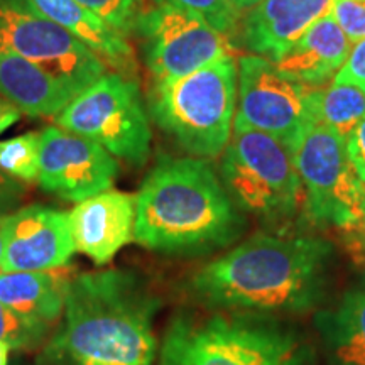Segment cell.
Segmentation results:
<instances>
[{
	"instance_id": "5bb4252c",
	"label": "cell",
	"mask_w": 365,
	"mask_h": 365,
	"mask_svg": "<svg viewBox=\"0 0 365 365\" xmlns=\"http://www.w3.org/2000/svg\"><path fill=\"white\" fill-rule=\"evenodd\" d=\"M335 0H259L242 14L235 39L250 54L276 63L308 27L330 14Z\"/></svg>"
},
{
	"instance_id": "4316f807",
	"label": "cell",
	"mask_w": 365,
	"mask_h": 365,
	"mask_svg": "<svg viewBox=\"0 0 365 365\" xmlns=\"http://www.w3.org/2000/svg\"><path fill=\"white\" fill-rule=\"evenodd\" d=\"M333 83L354 85L365 90V38L352 46V51Z\"/></svg>"
},
{
	"instance_id": "4dcf8cb0",
	"label": "cell",
	"mask_w": 365,
	"mask_h": 365,
	"mask_svg": "<svg viewBox=\"0 0 365 365\" xmlns=\"http://www.w3.org/2000/svg\"><path fill=\"white\" fill-rule=\"evenodd\" d=\"M259 0H232V4H234V7L237 9V11L240 12V16L244 12H247L249 9H252L255 4H257Z\"/></svg>"
},
{
	"instance_id": "44dd1931",
	"label": "cell",
	"mask_w": 365,
	"mask_h": 365,
	"mask_svg": "<svg viewBox=\"0 0 365 365\" xmlns=\"http://www.w3.org/2000/svg\"><path fill=\"white\" fill-rule=\"evenodd\" d=\"M309 115L313 124L325 125L349 137L365 117V90L354 85L331 83L309 91Z\"/></svg>"
},
{
	"instance_id": "836d02e7",
	"label": "cell",
	"mask_w": 365,
	"mask_h": 365,
	"mask_svg": "<svg viewBox=\"0 0 365 365\" xmlns=\"http://www.w3.org/2000/svg\"><path fill=\"white\" fill-rule=\"evenodd\" d=\"M2 215H0V264H2V255H4V235H2Z\"/></svg>"
},
{
	"instance_id": "ac0fdd59",
	"label": "cell",
	"mask_w": 365,
	"mask_h": 365,
	"mask_svg": "<svg viewBox=\"0 0 365 365\" xmlns=\"http://www.w3.org/2000/svg\"><path fill=\"white\" fill-rule=\"evenodd\" d=\"M0 97L29 117H56L76 93L34 63L0 53Z\"/></svg>"
},
{
	"instance_id": "ffe728a7",
	"label": "cell",
	"mask_w": 365,
	"mask_h": 365,
	"mask_svg": "<svg viewBox=\"0 0 365 365\" xmlns=\"http://www.w3.org/2000/svg\"><path fill=\"white\" fill-rule=\"evenodd\" d=\"M317 328L336 365H365V281L319 313Z\"/></svg>"
},
{
	"instance_id": "ba28073f",
	"label": "cell",
	"mask_w": 365,
	"mask_h": 365,
	"mask_svg": "<svg viewBox=\"0 0 365 365\" xmlns=\"http://www.w3.org/2000/svg\"><path fill=\"white\" fill-rule=\"evenodd\" d=\"M291 154L309 220L355 230L362 215L365 182L355 171L345 137L312 122L291 145Z\"/></svg>"
},
{
	"instance_id": "f1b7e54d",
	"label": "cell",
	"mask_w": 365,
	"mask_h": 365,
	"mask_svg": "<svg viewBox=\"0 0 365 365\" xmlns=\"http://www.w3.org/2000/svg\"><path fill=\"white\" fill-rule=\"evenodd\" d=\"M22 115V112L16 105H12L11 102H7L6 98L0 97V134L4 130H7L9 127L16 124Z\"/></svg>"
},
{
	"instance_id": "6da1fadb",
	"label": "cell",
	"mask_w": 365,
	"mask_h": 365,
	"mask_svg": "<svg viewBox=\"0 0 365 365\" xmlns=\"http://www.w3.org/2000/svg\"><path fill=\"white\" fill-rule=\"evenodd\" d=\"M331 257L318 235L255 234L200 269L191 291L235 313H303L323 299Z\"/></svg>"
},
{
	"instance_id": "1f68e13d",
	"label": "cell",
	"mask_w": 365,
	"mask_h": 365,
	"mask_svg": "<svg viewBox=\"0 0 365 365\" xmlns=\"http://www.w3.org/2000/svg\"><path fill=\"white\" fill-rule=\"evenodd\" d=\"M355 230L360 232V237H362L364 245H365V198H364V203H362V215H360V222H359V225H357V228H355Z\"/></svg>"
},
{
	"instance_id": "d6a6232c",
	"label": "cell",
	"mask_w": 365,
	"mask_h": 365,
	"mask_svg": "<svg viewBox=\"0 0 365 365\" xmlns=\"http://www.w3.org/2000/svg\"><path fill=\"white\" fill-rule=\"evenodd\" d=\"M9 352H11L9 345L0 341V365H7L9 364Z\"/></svg>"
},
{
	"instance_id": "83f0119b",
	"label": "cell",
	"mask_w": 365,
	"mask_h": 365,
	"mask_svg": "<svg viewBox=\"0 0 365 365\" xmlns=\"http://www.w3.org/2000/svg\"><path fill=\"white\" fill-rule=\"evenodd\" d=\"M346 149L360 180L365 182V117L346 137Z\"/></svg>"
},
{
	"instance_id": "9a60e30c",
	"label": "cell",
	"mask_w": 365,
	"mask_h": 365,
	"mask_svg": "<svg viewBox=\"0 0 365 365\" xmlns=\"http://www.w3.org/2000/svg\"><path fill=\"white\" fill-rule=\"evenodd\" d=\"M70 225L76 252L103 266L134 240L135 195L108 190L83 200L70 212Z\"/></svg>"
},
{
	"instance_id": "8992f818",
	"label": "cell",
	"mask_w": 365,
	"mask_h": 365,
	"mask_svg": "<svg viewBox=\"0 0 365 365\" xmlns=\"http://www.w3.org/2000/svg\"><path fill=\"white\" fill-rule=\"evenodd\" d=\"M218 175L237 207L262 222L289 220L303 205L291 149L264 132L234 127Z\"/></svg>"
},
{
	"instance_id": "f546056e",
	"label": "cell",
	"mask_w": 365,
	"mask_h": 365,
	"mask_svg": "<svg viewBox=\"0 0 365 365\" xmlns=\"http://www.w3.org/2000/svg\"><path fill=\"white\" fill-rule=\"evenodd\" d=\"M14 188H16V186L11 185V181H9L7 178H4V173L0 171V208L11 200Z\"/></svg>"
},
{
	"instance_id": "484cf974",
	"label": "cell",
	"mask_w": 365,
	"mask_h": 365,
	"mask_svg": "<svg viewBox=\"0 0 365 365\" xmlns=\"http://www.w3.org/2000/svg\"><path fill=\"white\" fill-rule=\"evenodd\" d=\"M330 14L350 43L365 38V0H335Z\"/></svg>"
},
{
	"instance_id": "cb8c5ba5",
	"label": "cell",
	"mask_w": 365,
	"mask_h": 365,
	"mask_svg": "<svg viewBox=\"0 0 365 365\" xmlns=\"http://www.w3.org/2000/svg\"><path fill=\"white\" fill-rule=\"evenodd\" d=\"M153 4H170V6L186 9L203 17L218 33L225 34L232 41L235 39L240 26V12L232 0H150Z\"/></svg>"
},
{
	"instance_id": "4fadbf2b",
	"label": "cell",
	"mask_w": 365,
	"mask_h": 365,
	"mask_svg": "<svg viewBox=\"0 0 365 365\" xmlns=\"http://www.w3.org/2000/svg\"><path fill=\"white\" fill-rule=\"evenodd\" d=\"M4 255L0 271H54L76 252L70 213L31 205L2 218Z\"/></svg>"
},
{
	"instance_id": "d4e9b609",
	"label": "cell",
	"mask_w": 365,
	"mask_h": 365,
	"mask_svg": "<svg viewBox=\"0 0 365 365\" xmlns=\"http://www.w3.org/2000/svg\"><path fill=\"white\" fill-rule=\"evenodd\" d=\"M81 6L95 12L122 34H134L135 22L143 12V0H76Z\"/></svg>"
},
{
	"instance_id": "52a82bcc",
	"label": "cell",
	"mask_w": 365,
	"mask_h": 365,
	"mask_svg": "<svg viewBox=\"0 0 365 365\" xmlns=\"http://www.w3.org/2000/svg\"><path fill=\"white\" fill-rule=\"evenodd\" d=\"M54 118L61 129L88 137L130 166L148 163L153 132L137 78L108 70Z\"/></svg>"
},
{
	"instance_id": "30bf717a",
	"label": "cell",
	"mask_w": 365,
	"mask_h": 365,
	"mask_svg": "<svg viewBox=\"0 0 365 365\" xmlns=\"http://www.w3.org/2000/svg\"><path fill=\"white\" fill-rule=\"evenodd\" d=\"M0 53L43 68L81 93L108 71L105 63L31 0H0Z\"/></svg>"
},
{
	"instance_id": "5b68a950",
	"label": "cell",
	"mask_w": 365,
	"mask_h": 365,
	"mask_svg": "<svg viewBox=\"0 0 365 365\" xmlns=\"http://www.w3.org/2000/svg\"><path fill=\"white\" fill-rule=\"evenodd\" d=\"M239 65L227 54L178 80L150 81L145 97L150 120L188 156H222L234 130Z\"/></svg>"
},
{
	"instance_id": "8fae6325",
	"label": "cell",
	"mask_w": 365,
	"mask_h": 365,
	"mask_svg": "<svg viewBox=\"0 0 365 365\" xmlns=\"http://www.w3.org/2000/svg\"><path fill=\"white\" fill-rule=\"evenodd\" d=\"M239 65V93L234 127L264 132L287 148L301 130L312 124L309 91L312 88L287 78L271 59L244 54Z\"/></svg>"
},
{
	"instance_id": "277c9868",
	"label": "cell",
	"mask_w": 365,
	"mask_h": 365,
	"mask_svg": "<svg viewBox=\"0 0 365 365\" xmlns=\"http://www.w3.org/2000/svg\"><path fill=\"white\" fill-rule=\"evenodd\" d=\"M159 365H314L289 328L259 314L180 317L164 335Z\"/></svg>"
},
{
	"instance_id": "7a4b0ae2",
	"label": "cell",
	"mask_w": 365,
	"mask_h": 365,
	"mask_svg": "<svg viewBox=\"0 0 365 365\" xmlns=\"http://www.w3.org/2000/svg\"><path fill=\"white\" fill-rule=\"evenodd\" d=\"M156 303L134 274L83 272L68 282L63 323L44 357L51 365H154Z\"/></svg>"
},
{
	"instance_id": "e0dca14e",
	"label": "cell",
	"mask_w": 365,
	"mask_h": 365,
	"mask_svg": "<svg viewBox=\"0 0 365 365\" xmlns=\"http://www.w3.org/2000/svg\"><path fill=\"white\" fill-rule=\"evenodd\" d=\"M46 17L105 63L110 71L137 78V61L129 38L76 0H31Z\"/></svg>"
},
{
	"instance_id": "d6986e66",
	"label": "cell",
	"mask_w": 365,
	"mask_h": 365,
	"mask_svg": "<svg viewBox=\"0 0 365 365\" xmlns=\"http://www.w3.org/2000/svg\"><path fill=\"white\" fill-rule=\"evenodd\" d=\"M68 282L58 271H0V301L51 327L65 312Z\"/></svg>"
},
{
	"instance_id": "7402d4cb",
	"label": "cell",
	"mask_w": 365,
	"mask_h": 365,
	"mask_svg": "<svg viewBox=\"0 0 365 365\" xmlns=\"http://www.w3.org/2000/svg\"><path fill=\"white\" fill-rule=\"evenodd\" d=\"M41 132L0 140V171L24 182H34L39 178Z\"/></svg>"
},
{
	"instance_id": "603a6c76",
	"label": "cell",
	"mask_w": 365,
	"mask_h": 365,
	"mask_svg": "<svg viewBox=\"0 0 365 365\" xmlns=\"http://www.w3.org/2000/svg\"><path fill=\"white\" fill-rule=\"evenodd\" d=\"M49 327L21 314L0 301V341L11 350L36 349L48 336Z\"/></svg>"
},
{
	"instance_id": "9c48e42d",
	"label": "cell",
	"mask_w": 365,
	"mask_h": 365,
	"mask_svg": "<svg viewBox=\"0 0 365 365\" xmlns=\"http://www.w3.org/2000/svg\"><path fill=\"white\" fill-rule=\"evenodd\" d=\"M134 36L153 81L182 78L234 54L230 38L218 33L198 14L170 4L143 9Z\"/></svg>"
},
{
	"instance_id": "3957f363",
	"label": "cell",
	"mask_w": 365,
	"mask_h": 365,
	"mask_svg": "<svg viewBox=\"0 0 365 365\" xmlns=\"http://www.w3.org/2000/svg\"><path fill=\"white\" fill-rule=\"evenodd\" d=\"M245 218L210 159L159 156L135 195L134 240L164 254H205L242 235Z\"/></svg>"
},
{
	"instance_id": "2e32d148",
	"label": "cell",
	"mask_w": 365,
	"mask_h": 365,
	"mask_svg": "<svg viewBox=\"0 0 365 365\" xmlns=\"http://www.w3.org/2000/svg\"><path fill=\"white\" fill-rule=\"evenodd\" d=\"M352 46L331 14H327L308 27L274 65L287 78L308 88H322L335 80Z\"/></svg>"
},
{
	"instance_id": "7c38bea8",
	"label": "cell",
	"mask_w": 365,
	"mask_h": 365,
	"mask_svg": "<svg viewBox=\"0 0 365 365\" xmlns=\"http://www.w3.org/2000/svg\"><path fill=\"white\" fill-rule=\"evenodd\" d=\"M117 176V159L95 140L59 125L41 130L38 182L46 193L80 203L112 190Z\"/></svg>"
}]
</instances>
